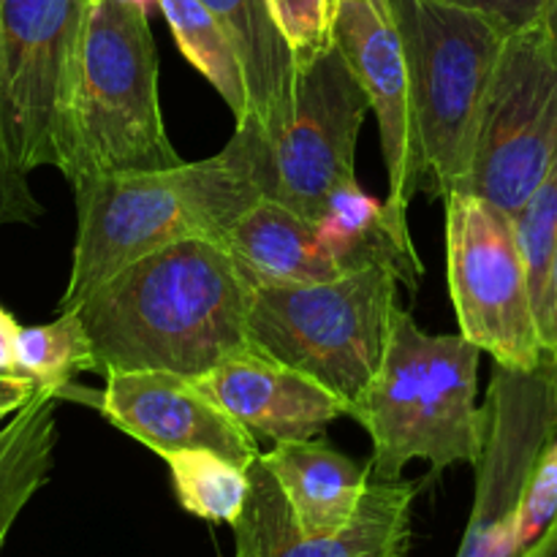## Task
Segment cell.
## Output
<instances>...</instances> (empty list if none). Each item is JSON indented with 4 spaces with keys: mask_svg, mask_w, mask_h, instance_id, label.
<instances>
[{
    "mask_svg": "<svg viewBox=\"0 0 557 557\" xmlns=\"http://www.w3.org/2000/svg\"><path fill=\"white\" fill-rule=\"evenodd\" d=\"M250 288L215 239H183L131 261L76 308L96 373L163 370L199 379L256 351Z\"/></svg>",
    "mask_w": 557,
    "mask_h": 557,
    "instance_id": "obj_1",
    "label": "cell"
},
{
    "mask_svg": "<svg viewBox=\"0 0 557 557\" xmlns=\"http://www.w3.org/2000/svg\"><path fill=\"white\" fill-rule=\"evenodd\" d=\"M264 166V134L259 120L248 117L205 161L76 180V243L60 313L79 308L109 277L152 250L183 239L223 243L267 196Z\"/></svg>",
    "mask_w": 557,
    "mask_h": 557,
    "instance_id": "obj_2",
    "label": "cell"
},
{
    "mask_svg": "<svg viewBox=\"0 0 557 557\" xmlns=\"http://www.w3.org/2000/svg\"><path fill=\"white\" fill-rule=\"evenodd\" d=\"M479 354L468 337L428 335L397 308L384 359L351 417L373 441L375 482H400L408 462L433 473L476 468L487 438V408L479 406Z\"/></svg>",
    "mask_w": 557,
    "mask_h": 557,
    "instance_id": "obj_3",
    "label": "cell"
},
{
    "mask_svg": "<svg viewBox=\"0 0 557 557\" xmlns=\"http://www.w3.org/2000/svg\"><path fill=\"white\" fill-rule=\"evenodd\" d=\"M183 163L158 96L150 14L120 0H90L65 123L63 177L156 172Z\"/></svg>",
    "mask_w": 557,
    "mask_h": 557,
    "instance_id": "obj_4",
    "label": "cell"
},
{
    "mask_svg": "<svg viewBox=\"0 0 557 557\" xmlns=\"http://www.w3.org/2000/svg\"><path fill=\"white\" fill-rule=\"evenodd\" d=\"M406 52L422 190L468 188L479 117L509 33L479 11L435 0H392Z\"/></svg>",
    "mask_w": 557,
    "mask_h": 557,
    "instance_id": "obj_5",
    "label": "cell"
},
{
    "mask_svg": "<svg viewBox=\"0 0 557 557\" xmlns=\"http://www.w3.org/2000/svg\"><path fill=\"white\" fill-rule=\"evenodd\" d=\"M397 283L389 267H364L324 283L253 286L256 351L302 370L354 408L384 359L400 308Z\"/></svg>",
    "mask_w": 557,
    "mask_h": 557,
    "instance_id": "obj_6",
    "label": "cell"
},
{
    "mask_svg": "<svg viewBox=\"0 0 557 557\" xmlns=\"http://www.w3.org/2000/svg\"><path fill=\"white\" fill-rule=\"evenodd\" d=\"M446 205V275L460 335L509 370L544 364L542 330L515 221L471 190Z\"/></svg>",
    "mask_w": 557,
    "mask_h": 557,
    "instance_id": "obj_7",
    "label": "cell"
},
{
    "mask_svg": "<svg viewBox=\"0 0 557 557\" xmlns=\"http://www.w3.org/2000/svg\"><path fill=\"white\" fill-rule=\"evenodd\" d=\"M90 0H0V152L63 169L65 123Z\"/></svg>",
    "mask_w": 557,
    "mask_h": 557,
    "instance_id": "obj_8",
    "label": "cell"
},
{
    "mask_svg": "<svg viewBox=\"0 0 557 557\" xmlns=\"http://www.w3.org/2000/svg\"><path fill=\"white\" fill-rule=\"evenodd\" d=\"M557 158V27L553 16L500 47L473 147L471 194L515 215Z\"/></svg>",
    "mask_w": 557,
    "mask_h": 557,
    "instance_id": "obj_9",
    "label": "cell"
},
{
    "mask_svg": "<svg viewBox=\"0 0 557 557\" xmlns=\"http://www.w3.org/2000/svg\"><path fill=\"white\" fill-rule=\"evenodd\" d=\"M370 98L332 41L310 63L297 65L286 125L267 139V199L319 221L341 185L357 180L354 156Z\"/></svg>",
    "mask_w": 557,
    "mask_h": 557,
    "instance_id": "obj_10",
    "label": "cell"
},
{
    "mask_svg": "<svg viewBox=\"0 0 557 557\" xmlns=\"http://www.w3.org/2000/svg\"><path fill=\"white\" fill-rule=\"evenodd\" d=\"M487 438L476 462L471 517L455 557H522L517 515L533 466L557 435V362L536 370L495 364L490 379Z\"/></svg>",
    "mask_w": 557,
    "mask_h": 557,
    "instance_id": "obj_11",
    "label": "cell"
},
{
    "mask_svg": "<svg viewBox=\"0 0 557 557\" xmlns=\"http://www.w3.org/2000/svg\"><path fill=\"white\" fill-rule=\"evenodd\" d=\"M332 41L362 82L370 109L379 120L389 196L386 210L392 223L408 228V210L422 190L413 134L411 87L406 52L392 0H332Z\"/></svg>",
    "mask_w": 557,
    "mask_h": 557,
    "instance_id": "obj_12",
    "label": "cell"
},
{
    "mask_svg": "<svg viewBox=\"0 0 557 557\" xmlns=\"http://www.w3.org/2000/svg\"><path fill=\"white\" fill-rule=\"evenodd\" d=\"M250 493L232 525L234 557H408L413 504L422 482H370L354 520L335 536H305L275 476L259 460L248 468Z\"/></svg>",
    "mask_w": 557,
    "mask_h": 557,
    "instance_id": "obj_13",
    "label": "cell"
},
{
    "mask_svg": "<svg viewBox=\"0 0 557 557\" xmlns=\"http://www.w3.org/2000/svg\"><path fill=\"white\" fill-rule=\"evenodd\" d=\"M103 379L98 411L158 457L207 449L243 468L261 457L259 441L221 411L194 379L163 370H114Z\"/></svg>",
    "mask_w": 557,
    "mask_h": 557,
    "instance_id": "obj_14",
    "label": "cell"
},
{
    "mask_svg": "<svg viewBox=\"0 0 557 557\" xmlns=\"http://www.w3.org/2000/svg\"><path fill=\"white\" fill-rule=\"evenodd\" d=\"M196 386L256 441L319 438L351 406L308 373L250 351L194 379Z\"/></svg>",
    "mask_w": 557,
    "mask_h": 557,
    "instance_id": "obj_15",
    "label": "cell"
},
{
    "mask_svg": "<svg viewBox=\"0 0 557 557\" xmlns=\"http://www.w3.org/2000/svg\"><path fill=\"white\" fill-rule=\"evenodd\" d=\"M305 536H335L362 506L373 473L326 441H286L261 451Z\"/></svg>",
    "mask_w": 557,
    "mask_h": 557,
    "instance_id": "obj_16",
    "label": "cell"
},
{
    "mask_svg": "<svg viewBox=\"0 0 557 557\" xmlns=\"http://www.w3.org/2000/svg\"><path fill=\"white\" fill-rule=\"evenodd\" d=\"M223 245L250 286H305L343 275L315 223L267 196L234 223Z\"/></svg>",
    "mask_w": 557,
    "mask_h": 557,
    "instance_id": "obj_17",
    "label": "cell"
},
{
    "mask_svg": "<svg viewBox=\"0 0 557 557\" xmlns=\"http://www.w3.org/2000/svg\"><path fill=\"white\" fill-rule=\"evenodd\" d=\"M226 27L243 60L250 92V117L259 120L267 139L286 125L294 101L297 60L283 38L270 0H201Z\"/></svg>",
    "mask_w": 557,
    "mask_h": 557,
    "instance_id": "obj_18",
    "label": "cell"
},
{
    "mask_svg": "<svg viewBox=\"0 0 557 557\" xmlns=\"http://www.w3.org/2000/svg\"><path fill=\"white\" fill-rule=\"evenodd\" d=\"M315 232L343 272L389 267L406 286L417 288L422 281L424 267L413 248L411 232L397 228L386 201L381 205L357 180L332 194L324 215L315 221Z\"/></svg>",
    "mask_w": 557,
    "mask_h": 557,
    "instance_id": "obj_19",
    "label": "cell"
},
{
    "mask_svg": "<svg viewBox=\"0 0 557 557\" xmlns=\"http://www.w3.org/2000/svg\"><path fill=\"white\" fill-rule=\"evenodd\" d=\"M58 392L38 389L0 428V553L25 506L49 482L58 446Z\"/></svg>",
    "mask_w": 557,
    "mask_h": 557,
    "instance_id": "obj_20",
    "label": "cell"
},
{
    "mask_svg": "<svg viewBox=\"0 0 557 557\" xmlns=\"http://www.w3.org/2000/svg\"><path fill=\"white\" fill-rule=\"evenodd\" d=\"M163 20L180 52L210 82L234 114V123L250 117V92L243 60L226 27L210 14L201 0H158Z\"/></svg>",
    "mask_w": 557,
    "mask_h": 557,
    "instance_id": "obj_21",
    "label": "cell"
},
{
    "mask_svg": "<svg viewBox=\"0 0 557 557\" xmlns=\"http://www.w3.org/2000/svg\"><path fill=\"white\" fill-rule=\"evenodd\" d=\"M174 495L188 515L212 525H234L250 493L248 468L207 449L174 451L163 457Z\"/></svg>",
    "mask_w": 557,
    "mask_h": 557,
    "instance_id": "obj_22",
    "label": "cell"
},
{
    "mask_svg": "<svg viewBox=\"0 0 557 557\" xmlns=\"http://www.w3.org/2000/svg\"><path fill=\"white\" fill-rule=\"evenodd\" d=\"M16 368L20 375L36 381L41 389L63 397L74 375L96 373L92 343L87 337L76 310H63L49 324L22 326L16 341Z\"/></svg>",
    "mask_w": 557,
    "mask_h": 557,
    "instance_id": "obj_23",
    "label": "cell"
},
{
    "mask_svg": "<svg viewBox=\"0 0 557 557\" xmlns=\"http://www.w3.org/2000/svg\"><path fill=\"white\" fill-rule=\"evenodd\" d=\"M511 221H515L517 245H520L522 259H525L533 302H536L539 313V302H542L544 288H547L549 267H553L557 248V158L542 183L528 196L525 205L511 215Z\"/></svg>",
    "mask_w": 557,
    "mask_h": 557,
    "instance_id": "obj_24",
    "label": "cell"
},
{
    "mask_svg": "<svg viewBox=\"0 0 557 557\" xmlns=\"http://www.w3.org/2000/svg\"><path fill=\"white\" fill-rule=\"evenodd\" d=\"M557 522V435L544 446L542 457L533 466L531 479L520 500L517 515V539L520 553H531Z\"/></svg>",
    "mask_w": 557,
    "mask_h": 557,
    "instance_id": "obj_25",
    "label": "cell"
},
{
    "mask_svg": "<svg viewBox=\"0 0 557 557\" xmlns=\"http://www.w3.org/2000/svg\"><path fill=\"white\" fill-rule=\"evenodd\" d=\"M270 9L297 65L332 44V0H270Z\"/></svg>",
    "mask_w": 557,
    "mask_h": 557,
    "instance_id": "obj_26",
    "label": "cell"
},
{
    "mask_svg": "<svg viewBox=\"0 0 557 557\" xmlns=\"http://www.w3.org/2000/svg\"><path fill=\"white\" fill-rule=\"evenodd\" d=\"M435 3L479 11V14L498 22L506 33H515L520 27L533 25V22L547 20L557 11V0H435Z\"/></svg>",
    "mask_w": 557,
    "mask_h": 557,
    "instance_id": "obj_27",
    "label": "cell"
},
{
    "mask_svg": "<svg viewBox=\"0 0 557 557\" xmlns=\"http://www.w3.org/2000/svg\"><path fill=\"white\" fill-rule=\"evenodd\" d=\"M41 215L44 207L33 196L27 174L11 166L0 152V228L11 223H36Z\"/></svg>",
    "mask_w": 557,
    "mask_h": 557,
    "instance_id": "obj_28",
    "label": "cell"
},
{
    "mask_svg": "<svg viewBox=\"0 0 557 557\" xmlns=\"http://www.w3.org/2000/svg\"><path fill=\"white\" fill-rule=\"evenodd\" d=\"M539 330H542L544 351L547 357L557 354V248L553 256V267H549L547 288H544V297L539 302Z\"/></svg>",
    "mask_w": 557,
    "mask_h": 557,
    "instance_id": "obj_29",
    "label": "cell"
},
{
    "mask_svg": "<svg viewBox=\"0 0 557 557\" xmlns=\"http://www.w3.org/2000/svg\"><path fill=\"white\" fill-rule=\"evenodd\" d=\"M20 330L14 315L5 308H0V375H20L16 368V341H20Z\"/></svg>",
    "mask_w": 557,
    "mask_h": 557,
    "instance_id": "obj_30",
    "label": "cell"
},
{
    "mask_svg": "<svg viewBox=\"0 0 557 557\" xmlns=\"http://www.w3.org/2000/svg\"><path fill=\"white\" fill-rule=\"evenodd\" d=\"M38 389L41 386H36V381H30L27 375H0V408L16 413Z\"/></svg>",
    "mask_w": 557,
    "mask_h": 557,
    "instance_id": "obj_31",
    "label": "cell"
},
{
    "mask_svg": "<svg viewBox=\"0 0 557 557\" xmlns=\"http://www.w3.org/2000/svg\"><path fill=\"white\" fill-rule=\"evenodd\" d=\"M522 557H557V525L531 549V553H525Z\"/></svg>",
    "mask_w": 557,
    "mask_h": 557,
    "instance_id": "obj_32",
    "label": "cell"
},
{
    "mask_svg": "<svg viewBox=\"0 0 557 557\" xmlns=\"http://www.w3.org/2000/svg\"><path fill=\"white\" fill-rule=\"evenodd\" d=\"M120 3H125V5H134V9L145 11V14H150L152 9H158V0H120Z\"/></svg>",
    "mask_w": 557,
    "mask_h": 557,
    "instance_id": "obj_33",
    "label": "cell"
},
{
    "mask_svg": "<svg viewBox=\"0 0 557 557\" xmlns=\"http://www.w3.org/2000/svg\"><path fill=\"white\" fill-rule=\"evenodd\" d=\"M14 417V411H9V408H0V422H3V419H11Z\"/></svg>",
    "mask_w": 557,
    "mask_h": 557,
    "instance_id": "obj_34",
    "label": "cell"
},
{
    "mask_svg": "<svg viewBox=\"0 0 557 557\" xmlns=\"http://www.w3.org/2000/svg\"><path fill=\"white\" fill-rule=\"evenodd\" d=\"M553 22H555V27H557V11L553 14Z\"/></svg>",
    "mask_w": 557,
    "mask_h": 557,
    "instance_id": "obj_35",
    "label": "cell"
},
{
    "mask_svg": "<svg viewBox=\"0 0 557 557\" xmlns=\"http://www.w3.org/2000/svg\"><path fill=\"white\" fill-rule=\"evenodd\" d=\"M553 359H555V362H557V354H555V357H553Z\"/></svg>",
    "mask_w": 557,
    "mask_h": 557,
    "instance_id": "obj_36",
    "label": "cell"
},
{
    "mask_svg": "<svg viewBox=\"0 0 557 557\" xmlns=\"http://www.w3.org/2000/svg\"><path fill=\"white\" fill-rule=\"evenodd\" d=\"M555 525H557V522H555Z\"/></svg>",
    "mask_w": 557,
    "mask_h": 557,
    "instance_id": "obj_37",
    "label": "cell"
}]
</instances>
